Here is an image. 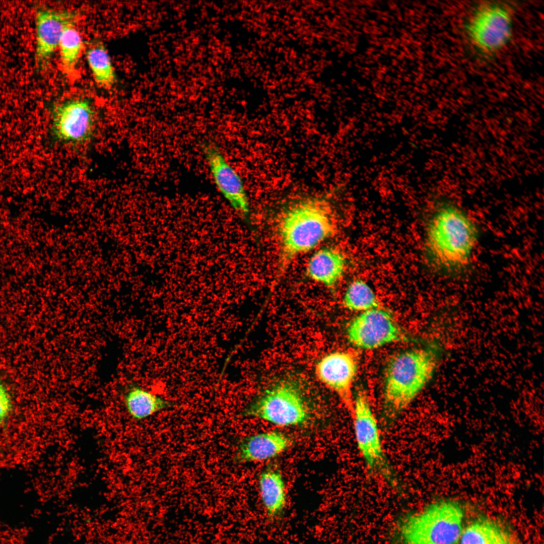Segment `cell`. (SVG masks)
<instances>
[{"label":"cell","mask_w":544,"mask_h":544,"mask_svg":"<svg viewBox=\"0 0 544 544\" xmlns=\"http://www.w3.org/2000/svg\"><path fill=\"white\" fill-rule=\"evenodd\" d=\"M123 402L128 415L137 421L144 420L174 405L171 400L135 384L126 388Z\"/></svg>","instance_id":"cell-16"},{"label":"cell","mask_w":544,"mask_h":544,"mask_svg":"<svg viewBox=\"0 0 544 544\" xmlns=\"http://www.w3.org/2000/svg\"><path fill=\"white\" fill-rule=\"evenodd\" d=\"M84 48L82 37L76 25L67 27L60 39L58 49L63 75L70 81L79 77L78 65Z\"/></svg>","instance_id":"cell-18"},{"label":"cell","mask_w":544,"mask_h":544,"mask_svg":"<svg viewBox=\"0 0 544 544\" xmlns=\"http://www.w3.org/2000/svg\"><path fill=\"white\" fill-rule=\"evenodd\" d=\"M242 415L282 428L302 427L312 415L305 395L291 380H283L250 403Z\"/></svg>","instance_id":"cell-5"},{"label":"cell","mask_w":544,"mask_h":544,"mask_svg":"<svg viewBox=\"0 0 544 544\" xmlns=\"http://www.w3.org/2000/svg\"><path fill=\"white\" fill-rule=\"evenodd\" d=\"M96 117L89 99L76 97L64 100L52 108L51 134L56 142L63 145H85L95 136Z\"/></svg>","instance_id":"cell-8"},{"label":"cell","mask_w":544,"mask_h":544,"mask_svg":"<svg viewBox=\"0 0 544 544\" xmlns=\"http://www.w3.org/2000/svg\"><path fill=\"white\" fill-rule=\"evenodd\" d=\"M293 441L286 433L278 430L258 432L242 438L234 452L236 463H259L269 461L282 454L293 445Z\"/></svg>","instance_id":"cell-13"},{"label":"cell","mask_w":544,"mask_h":544,"mask_svg":"<svg viewBox=\"0 0 544 544\" xmlns=\"http://www.w3.org/2000/svg\"><path fill=\"white\" fill-rule=\"evenodd\" d=\"M258 496L266 520L273 524L282 522L287 512L289 497L284 475L278 467H267L260 473Z\"/></svg>","instance_id":"cell-14"},{"label":"cell","mask_w":544,"mask_h":544,"mask_svg":"<svg viewBox=\"0 0 544 544\" xmlns=\"http://www.w3.org/2000/svg\"><path fill=\"white\" fill-rule=\"evenodd\" d=\"M336 231L332 209L324 199L309 197L288 207L278 225L280 273L294 258L315 249Z\"/></svg>","instance_id":"cell-1"},{"label":"cell","mask_w":544,"mask_h":544,"mask_svg":"<svg viewBox=\"0 0 544 544\" xmlns=\"http://www.w3.org/2000/svg\"><path fill=\"white\" fill-rule=\"evenodd\" d=\"M348 310L365 311L379 307V302L371 288L364 281L356 280L348 286L343 298Z\"/></svg>","instance_id":"cell-20"},{"label":"cell","mask_w":544,"mask_h":544,"mask_svg":"<svg viewBox=\"0 0 544 544\" xmlns=\"http://www.w3.org/2000/svg\"><path fill=\"white\" fill-rule=\"evenodd\" d=\"M203 152L218 191L236 211L242 215L247 214L248 198L239 174L215 145L206 144Z\"/></svg>","instance_id":"cell-12"},{"label":"cell","mask_w":544,"mask_h":544,"mask_svg":"<svg viewBox=\"0 0 544 544\" xmlns=\"http://www.w3.org/2000/svg\"><path fill=\"white\" fill-rule=\"evenodd\" d=\"M465 31L469 41L479 53L487 56L495 54L511 39L512 9L500 3L481 4L469 18Z\"/></svg>","instance_id":"cell-7"},{"label":"cell","mask_w":544,"mask_h":544,"mask_svg":"<svg viewBox=\"0 0 544 544\" xmlns=\"http://www.w3.org/2000/svg\"><path fill=\"white\" fill-rule=\"evenodd\" d=\"M79 12L72 10L41 8L35 14V57L37 65L44 67L56 49L65 29L76 25Z\"/></svg>","instance_id":"cell-10"},{"label":"cell","mask_w":544,"mask_h":544,"mask_svg":"<svg viewBox=\"0 0 544 544\" xmlns=\"http://www.w3.org/2000/svg\"><path fill=\"white\" fill-rule=\"evenodd\" d=\"M346 266V257L341 251L325 247L311 256L306 264V275L311 280L333 289L343 277Z\"/></svg>","instance_id":"cell-15"},{"label":"cell","mask_w":544,"mask_h":544,"mask_svg":"<svg viewBox=\"0 0 544 544\" xmlns=\"http://www.w3.org/2000/svg\"><path fill=\"white\" fill-rule=\"evenodd\" d=\"M475 223L459 207L441 205L428 226L426 246L434 264L448 272H458L469 263L477 244Z\"/></svg>","instance_id":"cell-2"},{"label":"cell","mask_w":544,"mask_h":544,"mask_svg":"<svg viewBox=\"0 0 544 544\" xmlns=\"http://www.w3.org/2000/svg\"><path fill=\"white\" fill-rule=\"evenodd\" d=\"M347 336L351 344L365 350L409 339L391 313L379 307L362 312L352 319L348 325Z\"/></svg>","instance_id":"cell-9"},{"label":"cell","mask_w":544,"mask_h":544,"mask_svg":"<svg viewBox=\"0 0 544 544\" xmlns=\"http://www.w3.org/2000/svg\"><path fill=\"white\" fill-rule=\"evenodd\" d=\"M357 370V359L347 351L329 353L318 361L315 367L318 380L338 395L350 412L354 401L352 387Z\"/></svg>","instance_id":"cell-11"},{"label":"cell","mask_w":544,"mask_h":544,"mask_svg":"<svg viewBox=\"0 0 544 544\" xmlns=\"http://www.w3.org/2000/svg\"><path fill=\"white\" fill-rule=\"evenodd\" d=\"M12 409L11 397L6 387L0 382V429L7 423Z\"/></svg>","instance_id":"cell-22"},{"label":"cell","mask_w":544,"mask_h":544,"mask_svg":"<svg viewBox=\"0 0 544 544\" xmlns=\"http://www.w3.org/2000/svg\"><path fill=\"white\" fill-rule=\"evenodd\" d=\"M355 442L367 468L387 482L394 475L383 446L379 424L367 394L359 391L351 411Z\"/></svg>","instance_id":"cell-6"},{"label":"cell","mask_w":544,"mask_h":544,"mask_svg":"<svg viewBox=\"0 0 544 544\" xmlns=\"http://www.w3.org/2000/svg\"><path fill=\"white\" fill-rule=\"evenodd\" d=\"M460 544H517L512 533L498 522L487 518L475 520L461 533Z\"/></svg>","instance_id":"cell-17"},{"label":"cell","mask_w":544,"mask_h":544,"mask_svg":"<svg viewBox=\"0 0 544 544\" xmlns=\"http://www.w3.org/2000/svg\"><path fill=\"white\" fill-rule=\"evenodd\" d=\"M28 535L26 528L0 525V544H27Z\"/></svg>","instance_id":"cell-21"},{"label":"cell","mask_w":544,"mask_h":544,"mask_svg":"<svg viewBox=\"0 0 544 544\" xmlns=\"http://www.w3.org/2000/svg\"><path fill=\"white\" fill-rule=\"evenodd\" d=\"M86 57L93 78L101 88L110 90L116 82V75L111 57L100 42L92 43L87 49Z\"/></svg>","instance_id":"cell-19"},{"label":"cell","mask_w":544,"mask_h":544,"mask_svg":"<svg viewBox=\"0 0 544 544\" xmlns=\"http://www.w3.org/2000/svg\"><path fill=\"white\" fill-rule=\"evenodd\" d=\"M463 512L453 500L433 502L400 520L392 544H456L463 531Z\"/></svg>","instance_id":"cell-4"},{"label":"cell","mask_w":544,"mask_h":544,"mask_svg":"<svg viewBox=\"0 0 544 544\" xmlns=\"http://www.w3.org/2000/svg\"><path fill=\"white\" fill-rule=\"evenodd\" d=\"M438 358L437 351L431 348L403 351L389 359L382 397V416L387 423L398 418L430 381Z\"/></svg>","instance_id":"cell-3"}]
</instances>
